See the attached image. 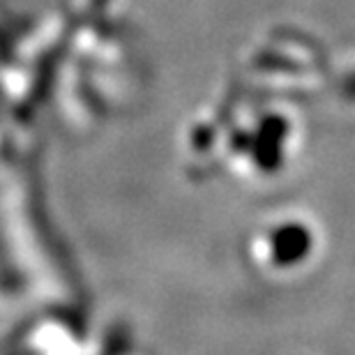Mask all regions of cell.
I'll list each match as a JSON object with an SVG mask.
<instances>
[{"instance_id":"6da1fadb","label":"cell","mask_w":355,"mask_h":355,"mask_svg":"<svg viewBox=\"0 0 355 355\" xmlns=\"http://www.w3.org/2000/svg\"><path fill=\"white\" fill-rule=\"evenodd\" d=\"M309 252H311V233L302 224L295 222L282 224L270 236V257H272V263L279 268L302 263Z\"/></svg>"},{"instance_id":"7a4b0ae2","label":"cell","mask_w":355,"mask_h":355,"mask_svg":"<svg viewBox=\"0 0 355 355\" xmlns=\"http://www.w3.org/2000/svg\"><path fill=\"white\" fill-rule=\"evenodd\" d=\"M286 139V123L279 118H266L261 130L254 137V157L261 171H275L282 162V148Z\"/></svg>"}]
</instances>
